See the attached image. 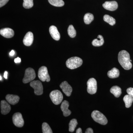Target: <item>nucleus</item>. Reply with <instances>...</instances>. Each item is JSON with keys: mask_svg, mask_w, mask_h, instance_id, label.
Returning a JSON list of instances; mask_svg holds the SVG:
<instances>
[{"mask_svg": "<svg viewBox=\"0 0 133 133\" xmlns=\"http://www.w3.org/2000/svg\"><path fill=\"white\" fill-rule=\"evenodd\" d=\"M9 0H0V7L3 6L7 3Z\"/></svg>", "mask_w": 133, "mask_h": 133, "instance_id": "30", "label": "nucleus"}, {"mask_svg": "<svg viewBox=\"0 0 133 133\" xmlns=\"http://www.w3.org/2000/svg\"><path fill=\"white\" fill-rule=\"evenodd\" d=\"M0 34L5 38H10L14 35V31L9 28H5L1 30Z\"/></svg>", "mask_w": 133, "mask_h": 133, "instance_id": "12", "label": "nucleus"}, {"mask_svg": "<svg viewBox=\"0 0 133 133\" xmlns=\"http://www.w3.org/2000/svg\"><path fill=\"white\" fill-rule=\"evenodd\" d=\"M21 59L19 57H17V58H15L14 60V62L15 63H19L21 62Z\"/></svg>", "mask_w": 133, "mask_h": 133, "instance_id": "32", "label": "nucleus"}, {"mask_svg": "<svg viewBox=\"0 0 133 133\" xmlns=\"http://www.w3.org/2000/svg\"><path fill=\"white\" fill-rule=\"evenodd\" d=\"M50 97L52 102L56 105L59 104L63 98L62 93L58 90H55L51 91L50 93Z\"/></svg>", "mask_w": 133, "mask_h": 133, "instance_id": "4", "label": "nucleus"}, {"mask_svg": "<svg viewBox=\"0 0 133 133\" xmlns=\"http://www.w3.org/2000/svg\"><path fill=\"white\" fill-rule=\"evenodd\" d=\"M77 125L78 122L76 119H71L69 124V131L71 132H74Z\"/></svg>", "mask_w": 133, "mask_h": 133, "instance_id": "25", "label": "nucleus"}, {"mask_svg": "<svg viewBox=\"0 0 133 133\" xmlns=\"http://www.w3.org/2000/svg\"><path fill=\"white\" fill-rule=\"evenodd\" d=\"M43 133H52V132L51 128L48 123L44 122L42 125Z\"/></svg>", "mask_w": 133, "mask_h": 133, "instance_id": "27", "label": "nucleus"}, {"mask_svg": "<svg viewBox=\"0 0 133 133\" xmlns=\"http://www.w3.org/2000/svg\"><path fill=\"white\" fill-rule=\"evenodd\" d=\"M69 106V102L66 100H65L63 101L61 104V110L63 112V114L64 116L65 117L69 116L71 114V111L68 109Z\"/></svg>", "mask_w": 133, "mask_h": 133, "instance_id": "15", "label": "nucleus"}, {"mask_svg": "<svg viewBox=\"0 0 133 133\" xmlns=\"http://www.w3.org/2000/svg\"><path fill=\"white\" fill-rule=\"evenodd\" d=\"M49 32L51 36L55 41H59L60 38V34L57 28L55 26L50 27Z\"/></svg>", "mask_w": 133, "mask_h": 133, "instance_id": "14", "label": "nucleus"}, {"mask_svg": "<svg viewBox=\"0 0 133 133\" xmlns=\"http://www.w3.org/2000/svg\"><path fill=\"white\" fill-rule=\"evenodd\" d=\"M85 133H94L92 129L91 128H88L86 130Z\"/></svg>", "mask_w": 133, "mask_h": 133, "instance_id": "31", "label": "nucleus"}, {"mask_svg": "<svg viewBox=\"0 0 133 133\" xmlns=\"http://www.w3.org/2000/svg\"><path fill=\"white\" fill-rule=\"evenodd\" d=\"M119 71L116 68H114L108 72V76L111 78H116L119 76Z\"/></svg>", "mask_w": 133, "mask_h": 133, "instance_id": "18", "label": "nucleus"}, {"mask_svg": "<svg viewBox=\"0 0 133 133\" xmlns=\"http://www.w3.org/2000/svg\"><path fill=\"white\" fill-rule=\"evenodd\" d=\"M33 6V0H23V6L24 8L30 9Z\"/></svg>", "mask_w": 133, "mask_h": 133, "instance_id": "28", "label": "nucleus"}, {"mask_svg": "<svg viewBox=\"0 0 133 133\" xmlns=\"http://www.w3.org/2000/svg\"><path fill=\"white\" fill-rule=\"evenodd\" d=\"M127 92L129 95H131L133 97V88H129L127 90Z\"/></svg>", "mask_w": 133, "mask_h": 133, "instance_id": "29", "label": "nucleus"}, {"mask_svg": "<svg viewBox=\"0 0 133 133\" xmlns=\"http://www.w3.org/2000/svg\"><path fill=\"white\" fill-rule=\"evenodd\" d=\"M94 19V16L91 13H87L84 16V20L85 24H90Z\"/></svg>", "mask_w": 133, "mask_h": 133, "instance_id": "23", "label": "nucleus"}, {"mask_svg": "<svg viewBox=\"0 0 133 133\" xmlns=\"http://www.w3.org/2000/svg\"><path fill=\"white\" fill-rule=\"evenodd\" d=\"M83 60L77 57L70 58L66 60V66L69 69H74L78 68L83 64Z\"/></svg>", "mask_w": 133, "mask_h": 133, "instance_id": "2", "label": "nucleus"}, {"mask_svg": "<svg viewBox=\"0 0 133 133\" xmlns=\"http://www.w3.org/2000/svg\"><path fill=\"white\" fill-rule=\"evenodd\" d=\"M104 42V41L103 36L102 35H99L98 36L97 39H95L92 41V44L93 46L99 47L103 45Z\"/></svg>", "mask_w": 133, "mask_h": 133, "instance_id": "19", "label": "nucleus"}, {"mask_svg": "<svg viewBox=\"0 0 133 133\" xmlns=\"http://www.w3.org/2000/svg\"><path fill=\"white\" fill-rule=\"evenodd\" d=\"M68 33L69 35L71 38H74L76 36V31L74 26L72 25L69 26L68 29Z\"/></svg>", "mask_w": 133, "mask_h": 133, "instance_id": "26", "label": "nucleus"}, {"mask_svg": "<svg viewBox=\"0 0 133 133\" xmlns=\"http://www.w3.org/2000/svg\"><path fill=\"white\" fill-rule=\"evenodd\" d=\"M34 37L32 32H28L24 36L23 40V43L24 45L27 46L31 45L33 43Z\"/></svg>", "mask_w": 133, "mask_h": 133, "instance_id": "16", "label": "nucleus"}, {"mask_svg": "<svg viewBox=\"0 0 133 133\" xmlns=\"http://www.w3.org/2000/svg\"><path fill=\"white\" fill-rule=\"evenodd\" d=\"M15 53L14 51V50H12L10 51V55L12 56H13L15 55Z\"/></svg>", "mask_w": 133, "mask_h": 133, "instance_id": "35", "label": "nucleus"}, {"mask_svg": "<svg viewBox=\"0 0 133 133\" xmlns=\"http://www.w3.org/2000/svg\"><path fill=\"white\" fill-rule=\"evenodd\" d=\"M6 99L10 104L15 105L19 102L20 98L17 95L8 94L6 96Z\"/></svg>", "mask_w": 133, "mask_h": 133, "instance_id": "17", "label": "nucleus"}, {"mask_svg": "<svg viewBox=\"0 0 133 133\" xmlns=\"http://www.w3.org/2000/svg\"><path fill=\"white\" fill-rule=\"evenodd\" d=\"M13 123L17 127H22L24 125V121L21 113H15L12 117Z\"/></svg>", "mask_w": 133, "mask_h": 133, "instance_id": "9", "label": "nucleus"}, {"mask_svg": "<svg viewBox=\"0 0 133 133\" xmlns=\"http://www.w3.org/2000/svg\"><path fill=\"white\" fill-rule=\"evenodd\" d=\"M118 59L120 64L125 70H129L132 67L130 55L125 50H122L118 55Z\"/></svg>", "mask_w": 133, "mask_h": 133, "instance_id": "1", "label": "nucleus"}, {"mask_svg": "<svg viewBox=\"0 0 133 133\" xmlns=\"http://www.w3.org/2000/svg\"><path fill=\"white\" fill-rule=\"evenodd\" d=\"M8 72L7 71H5L4 74V77L5 79H7Z\"/></svg>", "mask_w": 133, "mask_h": 133, "instance_id": "34", "label": "nucleus"}, {"mask_svg": "<svg viewBox=\"0 0 133 133\" xmlns=\"http://www.w3.org/2000/svg\"><path fill=\"white\" fill-rule=\"evenodd\" d=\"M49 3L56 7H62L64 5V2L63 0H48Z\"/></svg>", "mask_w": 133, "mask_h": 133, "instance_id": "24", "label": "nucleus"}, {"mask_svg": "<svg viewBox=\"0 0 133 133\" xmlns=\"http://www.w3.org/2000/svg\"><path fill=\"white\" fill-rule=\"evenodd\" d=\"M30 86L34 89V92L36 95H40L43 94V88L41 81L38 80L31 81Z\"/></svg>", "mask_w": 133, "mask_h": 133, "instance_id": "8", "label": "nucleus"}, {"mask_svg": "<svg viewBox=\"0 0 133 133\" xmlns=\"http://www.w3.org/2000/svg\"><path fill=\"white\" fill-rule=\"evenodd\" d=\"M0 77H1V79H0V80H1L2 79V77L1 76H0Z\"/></svg>", "mask_w": 133, "mask_h": 133, "instance_id": "36", "label": "nucleus"}, {"mask_svg": "<svg viewBox=\"0 0 133 133\" xmlns=\"http://www.w3.org/2000/svg\"><path fill=\"white\" fill-rule=\"evenodd\" d=\"M92 118L94 121L102 125L107 124L108 120L105 116L99 111L95 110L91 114Z\"/></svg>", "mask_w": 133, "mask_h": 133, "instance_id": "3", "label": "nucleus"}, {"mask_svg": "<svg viewBox=\"0 0 133 133\" xmlns=\"http://www.w3.org/2000/svg\"><path fill=\"white\" fill-rule=\"evenodd\" d=\"M1 112L2 114L6 115L10 112V105L6 101L2 100L1 102Z\"/></svg>", "mask_w": 133, "mask_h": 133, "instance_id": "13", "label": "nucleus"}, {"mask_svg": "<svg viewBox=\"0 0 133 133\" xmlns=\"http://www.w3.org/2000/svg\"><path fill=\"white\" fill-rule=\"evenodd\" d=\"M76 133H82V129L81 128H78L77 129V131H76Z\"/></svg>", "mask_w": 133, "mask_h": 133, "instance_id": "33", "label": "nucleus"}, {"mask_svg": "<svg viewBox=\"0 0 133 133\" xmlns=\"http://www.w3.org/2000/svg\"><path fill=\"white\" fill-rule=\"evenodd\" d=\"M59 86L66 96L69 97L71 95L72 91V88L66 81H64L62 82Z\"/></svg>", "mask_w": 133, "mask_h": 133, "instance_id": "10", "label": "nucleus"}, {"mask_svg": "<svg viewBox=\"0 0 133 133\" xmlns=\"http://www.w3.org/2000/svg\"><path fill=\"white\" fill-rule=\"evenodd\" d=\"M36 77L35 72L34 69L28 68L26 69L23 82L24 84L29 83L33 81Z\"/></svg>", "mask_w": 133, "mask_h": 133, "instance_id": "5", "label": "nucleus"}, {"mask_svg": "<svg viewBox=\"0 0 133 133\" xmlns=\"http://www.w3.org/2000/svg\"><path fill=\"white\" fill-rule=\"evenodd\" d=\"M102 6L105 9L112 11L116 10L118 8V3L115 1L105 2Z\"/></svg>", "mask_w": 133, "mask_h": 133, "instance_id": "11", "label": "nucleus"}, {"mask_svg": "<svg viewBox=\"0 0 133 133\" xmlns=\"http://www.w3.org/2000/svg\"><path fill=\"white\" fill-rule=\"evenodd\" d=\"M123 100L125 102V107L127 108H129L132 105L133 101V97L128 94L124 96L123 98Z\"/></svg>", "mask_w": 133, "mask_h": 133, "instance_id": "21", "label": "nucleus"}, {"mask_svg": "<svg viewBox=\"0 0 133 133\" xmlns=\"http://www.w3.org/2000/svg\"><path fill=\"white\" fill-rule=\"evenodd\" d=\"M87 91L88 93L94 94L96 93L97 89V82L95 78H91L88 79L87 82Z\"/></svg>", "mask_w": 133, "mask_h": 133, "instance_id": "7", "label": "nucleus"}, {"mask_svg": "<svg viewBox=\"0 0 133 133\" xmlns=\"http://www.w3.org/2000/svg\"><path fill=\"white\" fill-rule=\"evenodd\" d=\"M103 19L105 22L109 23L110 25H111V26H113L116 23V21H115V19L108 15H105L103 17Z\"/></svg>", "mask_w": 133, "mask_h": 133, "instance_id": "22", "label": "nucleus"}, {"mask_svg": "<svg viewBox=\"0 0 133 133\" xmlns=\"http://www.w3.org/2000/svg\"><path fill=\"white\" fill-rule=\"evenodd\" d=\"M110 92L113 94L115 97L118 98L121 94V89L118 86H114L110 89Z\"/></svg>", "mask_w": 133, "mask_h": 133, "instance_id": "20", "label": "nucleus"}, {"mask_svg": "<svg viewBox=\"0 0 133 133\" xmlns=\"http://www.w3.org/2000/svg\"><path fill=\"white\" fill-rule=\"evenodd\" d=\"M38 76L39 79L43 82H49L50 78L48 73V69L46 66H41L38 71Z\"/></svg>", "mask_w": 133, "mask_h": 133, "instance_id": "6", "label": "nucleus"}]
</instances>
